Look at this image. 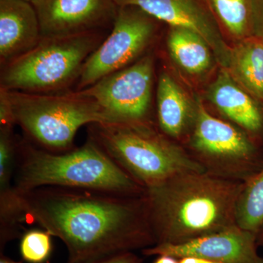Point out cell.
Listing matches in <instances>:
<instances>
[{"instance_id":"obj_24","label":"cell","mask_w":263,"mask_h":263,"mask_svg":"<svg viewBox=\"0 0 263 263\" xmlns=\"http://www.w3.org/2000/svg\"><path fill=\"white\" fill-rule=\"evenodd\" d=\"M153 263H179V259L170 255H159Z\"/></svg>"},{"instance_id":"obj_27","label":"cell","mask_w":263,"mask_h":263,"mask_svg":"<svg viewBox=\"0 0 263 263\" xmlns=\"http://www.w3.org/2000/svg\"><path fill=\"white\" fill-rule=\"evenodd\" d=\"M26 1L29 2V3H31L32 4V3H34V2L37 1V0H26Z\"/></svg>"},{"instance_id":"obj_8","label":"cell","mask_w":263,"mask_h":263,"mask_svg":"<svg viewBox=\"0 0 263 263\" xmlns=\"http://www.w3.org/2000/svg\"><path fill=\"white\" fill-rule=\"evenodd\" d=\"M158 22L138 7L119 6L111 32L85 63L76 91L137 62L153 41Z\"/></svg>"},{"instance_id":"obj_17","label":"cell","mask_w":263,"mask_h":263,"mask_svg":"<svg viewBox=\"0 0 263 263\" xmlns=\"http://www.w3.org/2000/svg\"><path fill=\"white\" fill-rule=\"evenodd\" d=\"M167 45L174 61L189 74L200 75L212 65V48L203 38L193 31L170 27Z\"/></svg>"},{"instance_id":"obj_2","label":"cell","mask_w":263,"mask_h":263,"mask_svg":"<svg viewBox=\"0 0 263 263\" xmlns=\"http://www.w3.org/2000/svg\"><path fill=\"white\" fill-rule=\"evenodd\" d=\"M243 183L188 172L145 188L156 245H181L237 226L235 205Z\"/></svg>"},{"instance_id":"obj_22","label":"cell","mask_w":263,"mask_h":263,"mask_svg":"<svg viewBox=\"0 0 263 263\" xmlns=\"http://www.w3.org/2000/svg\"><path fill=\"white\" fill-rule=\"evenodd\" d=\"M93 263H142V259L133 252H129Z\"/></svg>"},{"instance_id":"obj_4","label":"cell","mask_w":263,"mask_h":263,"mask_svg":"<svg viewBox=\"0 0 263 263\" xmlns=\"http://www.w3.org/2000/svg\"><path fill=\"white\" fill-rule=\"evenodd\" d=\"M89 127V139L143 187L184 173L207 172L148 122L96 123Z\"/></svg>"},{"instance_id":"obj_1","label":"cell","mask_w":263,"mask_h":263,"mask_svg":"<svg viewBox=\"0 0 263 263\" xmlns=\"http://www.w3.org/2000/svg\"><path fill=\"white\" fill-rule=\"evenodd\" d=\"M18 194L24 222L60 238L67 263L96 262L156 245L143 195L59 186Z\"/></svg>"},{"instance_id":"obj_10","label":"cell","mask_w":263,"mask_h":263,"mask_svg":"<svg viewBox=\"0 0 263 263\" xmlns=\"http://www.w3.org/2000/svg\"><path fill=\"white\" fill-rule=\"evenodd\" d=\"M32 5L42 37L98 32L113 25L119 8L115 0H37Z\"/></svg>"},{"instance_id":"obj_21","label":"cell","mask_w":263,"mask_h":263,"mask_svg":"<svg viewBox=\"0 0 263 263\" xmlns=\"http://www.w3.org/2000/svg\"><path fill=\"white\" fill-rule=\"evenodd\" d=\"M251 23L252 35L263 41V0H252Z\"/></svg>"},{"instance_id":"obj_13","label":"cell","mask_w":263,"mask_h":263,"mask_svg":"<svg viewBox=\"0 0 263 263\" xmlns=\"http://www.w3.org/2000/svg\"><path fill=\"white\" fill-rule=\"evenodd\" d=\"M39 19L26 0H0V61L7 65L33 49L41 41Z\"/></svg>"},{"instance_id":"obj_14","label":"cell","mask_w":263,"mask_h":263,"mask_svg":"<svg viewBox=\"0 0 263 263\" xmlns=\"http://www.w3.org/2000/svg\"><path fill=\"white\" fill-rule=\"evenodd\" d=\"M208 100L224 117L252 136L263 129V115L256 100L221 68L207 91Z\"/></svg>"},{"instance_id":"obj_12","label":"cell","mask_w":263,"mask_h":263,"mask_svg":"<svg viewBox=\"0 0 263 263\" xmlns=\"http://www.w3.org/2000/svg\"><path fill=\"white\" fill-rule=\"evenodd\" d=\"M257 234L235 226L181 245L159 243L142 249L143 255L193 256L216 263H263Z\"/></svg>"},{"instance_id":"obj_9","label":"cell","mask_w":263,"mask_h":263,"mask_svg":"<svg viewBox=\"0 0 263 263\" xmlns=\"http://www.w3.org/2000/svg\"><path fill=\"white\" fill-rule=\"evenodd\" d=\"M153 76V58L147 55L75 92L96 101L110 122L146 123L152 102Z\"/></svg>"},{"instance_id":"obj_6","label":"cell","mask_w":263,"mask_h":263,"mask_svg":"<svg viewBox=\"0 0 263 263\" xmlns=\"http://www.w3.org/2000/svg\"><path fill=\"white\" fill-rule=\"evenodd\" d=\"M105 37L92 32L42 37L33 49L1 66L0 89L29 93H63L79 81L89 57Z\"/></svg>"},{"instance_id":"obj_16","label":"cell","mask_w":263,"mask_h":263,"mask_svg":"<svg viewBox=\"0 0 263 263\" xmlns=\"http://www.w3.org/2000/svg\"><path fill=\"white\" fill-rule=\"evenodd\" d=\"M226 70L255 100L263 102V41L255 36L239 40L230 48Z\"/></svg>"},{"instance_id":"obj_7","label":"cell","mask_w":263,"mask_h":263,"mask_svg":"<svg viewBox=\"0 0 263 263\" xmlns=\"http://www.w3.org/2000/svg\"><path fill=\"white\" fill-rule=\"evenodd\" d=\"M190 145L194 158L215 176L246 181L263 168L250 138L229 123L214 117L201 103L197 104Z\"/></svg>"},{"instance_id":"obj_15","label":"cell","mask_w":263,"mask_h":263,"mask_svg":"<svg viewBox=\"0 0 263 263\" xmlns=\"http://www.w3.org/2000/svg\"><path fill=\"white\" fill-rule=\"evenodd\" d=\"M157 98L161 131L164 136L176 139L184 136L190 126H194L196 108H192L182 89L167 72L159 77Z\"/></svg>"},{"instance_id":"obj_3","label":"cell","mask_w":263,"mask_h":263,"mask_svg":"<svg viewBox=\"0 0 263 263\" xmlns=\"http://www.w3.org/2000/svg\"><path fill=\"white\" fill-rule=\"evenodd\" d=\"M13 186L18 193L46 186L138 197L143 187L91 139L84 146L51 152L19 141Z\"/></svg>"},{"instance_id":"obj_19","label":"cell","mask_w":263,"mask_h":263,"mask_svg":"<svg viewBox=\"0 0 263 263\" xmlns=\"http://www.w3.org/2000/svg\"><path fill=\"white\" fill-rule=\"evenodd\" d=\"M217 22L238 41L252 36V0H205Z\"/></svg>"},{"instance_id":"obj_26","label":"cell","mask_w":263,"mask_h":263,"mask_svg":"<svg viewBox=\"0 0 263 263\" xmlns=\"http://www.w3.org/2000/svg\"><path fill=\"white\" fill-rule=\"evenodd\" d=\"M0 263H22L18 261L13 260L9 257H6L4 254H2L0 256Z\"/></svg>"},{"instance_id":"obj_11","label":"cell","mask_w":263,"mask_h":263,"mask_svg":"<svg viewBox=\"0 0 263 263\" xmlns=\"http://www.w3.org/2000/svg\"><path fill=\"white\" fill-rule=\"evenodd\" d=\"M118 6L133 5L170 27L188 29L203 38L214 58L226 69L230 47L205 0H115Z\"/></svg>"},{"instance_id":"obj_25","label":"cell","mask_w":263,"mask_h":263,"mask_svg":"<svg viewBox=\"0 0 263 263\" xmlns=\"http://www.w3.org/2000/svg\"><path fill=\"white\" fill-rule=\"evenodd\" d=\"M257 245L263 247V226L261 227L257 234Z\"/></svg>"},{"instance_id":"obj_5","label":"cell","mask_w":263,"mask_h":263,"mask_svg":"<svg viewBox=\"0 0 263 263\" xmlns=\"http://www.w3.org/2000/svg\"><path fill=\"white\" fill-rule=\"evenodd\" d=\"M18 125L32 143L51 152L73 148L76 133L84 125L110 122L92 99L76 94L29 93L0 89Z\"/></svg>"},{"instance_id":"obj_23","label":"cell","mask_w":263,"mask_h":263,"mask_svg":"<svg viewBox=\"0 0 263 263\" xmlns=\"http://www.w3.org/2000/svg\"><path fill=\"white\" fill-rule=\"evenodd\" d=\"M179 263H216L209 259L201 258V257L187 256L179 259Z\"/></svg>"},{"instance_id":"obj_18","label":"cell","mask_w":263,"mask_h":263,"mask_svg":"<svg viewBox=\"0 0 263 263\" xmlns=\"http://www.w3.org/2000/svg\"><path fill=\"white\" fill-rule=\"evenodd\" d=\"M235 222L255 234L263 226V168L245 181L235 205Z\"/></svg>"},{"instance_id":"obj_20","label":"cell","mask_w":263,"mask_h":263,"mask_svg":"<svg viewBox=\"0 0 263 263\" xmlns=\"http://www.w3.org/2000/svg\"><path fill=\"white\" fill-rule=\"evenodd\" d=\"M52 235L46 230L33 229L21 236L20 254L29 263H46L51 257Z\"/></svg>"}]
</instances>
